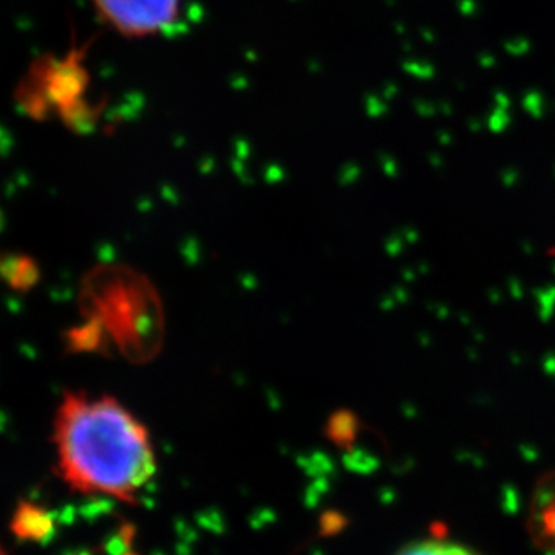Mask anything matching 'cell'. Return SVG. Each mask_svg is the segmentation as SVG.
I'll return each mask as SVG.
<instances>
[{"instance_id":"cell-1","label":"cell","mask_w":555,"mask_h":555,"mask_svg":"<svg viewBox=\"0 0 555 555\" xmlns=\"http://www.w3.org/2000/svg\"><path fill=\"white\" fill-rule=\"evenodd\" d=\"M53 443L62 480L89 496L134 502L157 470L149 429L114 397L65 393Z\"/></svg>"},{"instance_id":"cell-4","label":"cell","mask_w":555,"mask_h":555,"mask_svg":"<svg viewBox=\"0 0 555 555\" xmlns=\"http://www.w3.org/2000/svg\"><path fill=\"white\" fill-rule=\"evenodd\" d=\"M0 555H5L4 548H2V546H0Z\"/></svg>"},{"instance_id":"cell-2","label":"cell","mask_w":555,"mask_h":555,"mask_svg":"<svg viewBox=\"0 0 555 555\" xmlns=\"http://www.w3.org/2000/svg\"><path fill=\"white\" fill-rule=\"evenodd\" d=\"M182 0H98L100 10L121 33H163L179 18Z\"/></svg>"},{"instance_id":"cell-3","label":"cell","mask_w":555,"mask_h":555,"mask_svg":"<svg viewBox=\"0 0 555 555\" xmlns=\"http://www.w3.org/2000/svg\"><path fill=\"white\" fill-rule=\"evenodd\" d=\"M397 555H480L470 551L467 546L460 545L456 541L431 538V540L415 541L406 548H402Z\"/></svg>"}]
</instances>
